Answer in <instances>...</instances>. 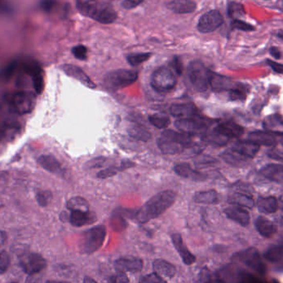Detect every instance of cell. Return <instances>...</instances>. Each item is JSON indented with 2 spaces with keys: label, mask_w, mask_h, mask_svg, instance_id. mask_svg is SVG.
I'll return each mask as SVG.
<instances>
[{
  "label": "cell",
  "mask_w": 283,
  "mask_h": 283,
  "mask_svg": "<svg viewBox=\"0 0 283 283\" xmlns=\"http://www.w3.org/2000/svg\"><path fill=\"white\" fill-rule=\"evenodd\" d=\"M144 0H124L122 7L125 9H133L142 4Z\"/></svg>",
  "instance_id": "f5cc1de1"
},
{
  "label": "cell",
  "mask_w": 283,
  "mask_h": 283,
  "mask_svg": "<svg viewBox=\"0 0 283 283\" xmlns=\"http://www.w3.org/2000/svg\"><path fill=\"white\" fill-rule=\"evenodd\" d=\"M282 245H272L264 253L263 257L268 261L272 262H278L282 259Z\"/></svg>",
  "instance_id": "e575fe53"
},
{
  "label": "cell",
  "mask_w": 283,
  "mask_h": 283,
  "mask_svg": "<svg viewBox=\"0 0 283 283\" xmlns=\"http://www.w3.org/2000/svg\"><path fill=\"white\" fill-rule=\"evenodd\" d=\"M110 283H129V279L125 273H117L110 280Z\"/></svg>",
  "instance_id": "11a10c76"
},
{
  "label": "cell",
  "mask_w": 283,
  "mask_h": 283,
  "mask_svg": "<svg viewBox=\"0 0 283 283\" xmlns=\"http://www.w3.org/2000/svg\"><path fill=\"white\" fill-rule=\"evenodd\" d=\"M36 105V94L32 91H20L12 98V107L17 114H27L33 111Z\"/></svg>",
  "instance_id": "ba28073f"
},
{
  "label": "cell",
  "mask_w": 283,
  "mask_h": 283,
  "mask_svg": "<svg viewBox=\"0 0 283 283\" xmlns=\"http://www.w3.org/2000/svg\"><path fill=\"white\" fill-rule=\"evenodd\" d=\"M175 172L179 176L184 178L191 179V180H203L207 178V176L204 174L200 173L193 169L188 163H181L175 166Z\"/></svg>",
  "instance_id": "484cf974"
},
{
  "label": "cell",
  "mask_w": 283,
  "mask_h": 283,
  "mask_svg": "<svg viewBox=\"0 0 283 283\" xmlns=\"http://www.w3.org/2000/svg\"><path fill=\"white\" fill-rule=\"evenodd\" d=\"M218 163L214 157L209 155H200L195 160V164L198 168H205L214 166Z\"/></svg>",
  "instance_id": "b9f144b4"
},
{
  "label": "cell",
  "mask_w": 283,
  "mask_h": 283,
  "mask_svg": "<svg viewBox=\"0 0 283 283\" xmlns=\"http://www.w3.org/2000/svg\"><path fill=\"white\" fill-rule=\"evenodd\" d=\"M238 283H270L268 281L258 278L254 275L249 274V273H242V277H240Z\"/></svg>",
  "instance_id": "681fc988"
},
{
  "label": "cell",
  "mask_w": 283,
  "mask_h": 283,
  "mask_svg": "<svg viewBox=\"0 0 283 283\" xmlns=\"http://www.w3.org/2000/svg\"><path fill=\"white\" fill-rule=\"evenodd\" d=\"M140 283H167L166 281L161 276L157 273H153L145 275L141 279Z\"/></svg>",
  "instance_id": "c3c4849f"
},
{
  "label": "cell",
  "mask_w": 283,
  "mask_h": 283,
  "mask_svg": "<svg viewBox=\"0 0 283 283\" xmlns=\"http://www.w3.org/2000/svg\"><path fill=\"white\" fill-rule=\"evenodd\" d=\"M232 28L234 29H238V30L245 31V32H249L255 29L251 24H247L246 22L242 21V20L236 19L232 23Z\"/></svg>",
  "instance_id": "f907efd6"
},
{
  "label": "cell",
  "mask_w": 283,
  "mask_h": 283,
  "mask_svg": "<svg viewBox=\"0 0 283 283\" xmlns=\"http://www.w3.org/2000/svg\"><path fill=\"white\" fill-rule=\"evenodd\" d=\"M20 265L27 274H37L45 269L47 261L39 253H28L20 257Z\"/></svg>",
  "instance_id": "9c48e42d"
},
{
  "label": "cell",
  "mask_w": 283,
  "mask_h": 283,
  "mask_svg": "<svg viewBox=\"0 0 283 283\" xmlns=\"http://www.w3.org/2000/svg\"><path fill=\"white\" fill-rule=\"evenodd\" d=\"M257 209L263 214H273L278 210V201L274 196L260 197L257 201Z\"/></svg>",
  "instance_id": "f546056e"
},
{
  "label": "cell",
  "mask_w": 283,
  "mask_h": 283,
  "mask_svg": "<svg viewBox=\"0 0 283 283\" xmlns=\"http://www.w3.org/2000/svg\"><path fill=\"white\" fill-rule=\"evenodd\" d=\"M83 283H98L97 281H95V280H93L92 278H91V277H86L84 278V280H83Z\"/></svg>",
  "instance_id": "6125c7cd"
},
{
  "label": "cell",
  "mask_w": 283,
  "mask_h": 283,
  "mask_svg": "<svg viewBox=\"0 0 283 283\" xmlns=\"http://www.w3.org/2000/svg\"><path fill=\"white\" fill-rule=\"evenodd\" d=\"M7 240V234L5 231L0 230V248L5 245Z\"/></svg>",
  "instance_id": "94428289"
},
{
  "label": "cell",
  "mask_w": 283,
  "mask_h": 283,
  "mask_svg": "<svg viewBox=\"0 0 283 283\" xmlns=\"http://www.w3.org/2000/svg\"><path fill=\"white\" fill-rule=\"evenodd\" d=\"M106 229L104 226H98L85 231L81 238L79 249L84 254H92L99 250L106 238Z\"/></svg>",
  "instance_id": "3957f363"
},
{
  "label": "cell",
  "mask_w": 283,
  "mask_h": 283,
  "mask_svg": "<svg viewBox=\"0 0 283 283\" xmlns=\"http://www.w3.org/2000/svg\"><path fill=\"white\" fill-rule=\"evenodd\" d=\"M152 267L154 273H157L161 277L172 278L176 274V268L166 260L156 259L154 261Z\"/></svg>",
  "instance_id": "4316f807"
},
{
  "label": "cell",
  "mask_w": 283,
  "mask_h": 283,
  "mask_svg": "<svg viewBox=\"0 0 283 283\" xmlns=\"http://www.w3.org/2000/svg\"><path fill=\"white\" fill-rule=\"evenodd\" d=\"M157 144L164 154H179L184 152L185 148L191 146V138L186 133L165 130L161 133Z\"/></svg>",
  "instance_id": "7a4b0ae2"
},
{
  "label": "cell",
  "mask_w": 283,
  "mask_h": 283,
  "mask_svg": "<svg viewBox=\"0 0 283 283\" xmlns=\"http://www.w3.org/2000/svg\"><path fill=\"white\" fill-rule=\"evenodd\" d=\"M98 0H76L77 9L82 15L89 17Z\"/></svg>",
  "instance_id": "ab89813d"
},
{
  "label": "cell",
  "mask_w": 283,
  "mask_h": 283,
  "mask_svg": "<svg viewBox=\"0 0 283 283\" xmlns=\"http://www.w3.org/2000/svg\"><path fill=\"white\" fill-rule=\"evenodd\" d=\"M128 133L130 134V137H133L135 139L140 140V141H146L152 137V134L147 129L138 125L130 127L128 130Z\"/></svg>",
  "instance_id": "8d00e7d4"
},
{
  "label": "cell",
  "mask_w": 283,
  "mask_h": 283,
  "mask_svg": "<svg viewBox=\"0 0 283 283\" xmlns=\"http://www.w3.org/2000/svg\"><path fill=\"white\" fill-rule=\"evenodd\" d=\"M105 163H106V158L98 157V158L93 159L91 161H88L87 163V166L88 168H100V167H102Z\"/></svg>",
  "instance_id": "db71d44e"
},
{
  "label": "cell",
  "mask_w": 283,
  "mask_h": 283,
  "mask_svg": "<svg viewBox=\"0 0 283 283\" xmlns=\"http://www.w3.org/2000/svg\"><path fill=\"white\" fill-rule=\"evenodd\" d=\"M225 215L240 226L246 227L250 223V215L246 210L238 206H229L224 210Z\"/></svg>",
  "instance_id": "ac0fdd59"
},
{
  "label": "cell",
  "mask_w": 283,
  "mask_h": 283,
  "mask_svg": "<svg viewBox=\"0 0 283 283\" xmlns=\"http://www.w3.org/2000/svg\"><path fill=\"white\" fill-rule=\"evenodd\" d=\"M12 283H15V282H12Z\"/></svg>",
  "instance_id": "e7e4bbea"
},
{
  "label": "cell",
  "mask_w": 283,
  "mask_h": 283,
  "mask_svg": "<svg viewBox=\"0 0 283 283\" xmlns=\"http://www.w3.org/2000/svg\"><path fill=\"white\" fill-rule=\"evenodd\" d=\"M229 203L234 206H240V207H246V208L252 209L255 206L254 199L251 197L250 195L242 193H234L229 196Z\"/></svg>",
  "instance_id": "4dcf8cb0"
},
{
  "label": "cell",
  "mask_w": 283,
  "mask_h": 283,
  "mask_svg": "<svg viewBox=\"0 0 283 283\" xmlns=\"http://www.w3.org/2000/svg\"><path fill=\"white\" fill-rule=\"evenodd\" d=\"M89 17L101 24H110L117 20V12L111 5L106 3H97L91 10Z\"/></svg>",
  "instance_id": "7c38bea8"
},
{
  "label": "cell",
  "mask_w": 283,
  "mask_h": 283,
  "mask_svg": "<svg viewBox=\"0 0 283 283\" xmlns=\"http://www.w3.org/2000/svg\"><path fill=\"white\" fill-rule=\"evenodd\" d=\"M171 66L175 69V72H176L178 75H182V72H183V64H182V62L180 60V58H174L173 62L171 63Z\"/></svg>",
  "instance_id": "9f6ffc18"
},
{
  "label": "cell",
  "mask_w": 283,
  "mask_h": 283,
  "mask_svg": "<svg viewBox=\"0 0 283 283\" xmlns=\"http://www.w3.org/2000/svg\"><path fill=\"white\" fill-rule=\"evenodd\" d=\"M221 157L229 165L235 167V168H242L248 164L250 159L239 154L238 152H235L233 149L225 151L222 154Z\"/></svg>",
  "instance_id": "f1b7e54d"
},
{
  "label": "cell",
  "mask_w": 283,
  "mask_h": 283,
  "mask_svg": "<svg viewBox=\"0 0 283 283\" xmlns=\"http://www.w3.org/2000/svg\"><path fill=\"white\" fill-rule=\"evenodd\" d=\"M132 165H134V164H132L130 161H125V163H121V165L112 166V167L100 171L97 176L100 179L109 178V177L117 175L118 172H122L124 170L130 168Z\"/></svg>",
  "instance_id": "836d02e7"
},
{
  "label": "cell",
  "mask_w": 283,
  "mask_h": 283,
  "mask_svg": "<svg viewBox=\"0 0 283 283\" xmlns=\"http://www.w3.org/2000/svg\"><path fill=\"white\" fill-rule=\"evenodd\" d=\"M270 53L275 59H280L281 58V54L280 52V50L277 47H272L270 48Z\"/></svg>",
  "instance_id": "91938a15"
},
{
  "label": "cell",
  "mask_w": 283,
  "mask_h": 283,
  "mask_svg": "<svg viewBox=\"0 0 283 283\" xmlns=\"http://www.w3.org/2000/svg\"><path fill=\"white\" fill-rule=\"evenodd\" d=\"M56 5V0H42L41 4H40L42 9L45 11V12H48V13L54 9Z\"/></svg>",
  "instance_id": "816d5d0a"
},
{
  "label": "cell",
  "mask_w": 283,
  "mask_h": 283,
  "mask_svg": "<svg viewBox=\"0 0 283 283\" xmlns=\"http://www.w3.org/2000/svg\"><path fill=\"white\" fill-rule=\"evenodd\" d=\"M95 221V215L89 210H72L69 215L70 224L74 227H82Z\"/></svg>",
  "instance_id": "d6986e66"
},
{
  "label": "cell",
  "mask_w": 283,
  "mask_h": 283,
  "mask_svg": "<svg viewBox=\"0 0 283 283\" xmlns=\"http://www.w3.org/2000/svg\"><path fill=\"white\" fill-rule=\"evenodd\" d=\"M232 261L235 264H243L260 276H263L266 273V267L256 248L252 247L234 253L232 256Z\"/></svg>",
  "instance_id": "5b68a950"
},
{
  "label": "cell",
  "mask_w": 283,
  "mask_h": 283,
  "mask_svg": "<svg viewBox=\"0 0 283 283\" xmlns=\"http://www.w3.org/2000/svg\"><path fill=\"white\" fill-rule=\"evenodd\" d=\"M150 84L152 88L157 92H169L177 85V79L171 69L167 67H161L154 71Z\"/></svg>",
  "instance_id": "52a82bcc"
},
{
  "label": "cell",
  "mask_w": 283,
  "mask_h": 283,
  "mask_svg": "<svg viewBox=\"0 0 283 283\" xmlns=\"http://www.w3.org/2000/svg\"><path fill=\"white\" fill-rule=\"evenodd\" d=\"M267 63H268V64L270 66L271 68H272L275 72H277V73L278 74L282 73V65L280 64V63H275V62H272V60H267Z\"/></svg>",
  "instance_id": "6f0895ef"
},
{
  "label": "cell",
  "mask_w": 283,
  "mask_h": 283,
  "mask_svg": "<svg viewBox=\"0 0 283 283\" xmlns=\"http://www.w3.org/2000/svg\"><path fill=\"white\" fill-rule=\"evenodd\" d=\"M236 83H234L230 78L224 75H218L211 71L210 76L209 86H210L215 92H222V91H229L234 88Z\"/></svg>",
  "instance_id": "e0dca14e"
},
{
  "label": "cell",
  "mask_w": 283,
  "mask_h": 283,
  "mask_svg": "<svg viewBox=\"0 0 283 283\" xmlns=\"http://www.w3.org/2000/svg\"><path fill=\"white\" fill-rule=\"evenodd\" d=\"M263 126L267 130H268V132L275 134L278 133L279 136H281L282 134V131H281L282 118L278 114H273L268 117L263 122Z\"/></svg>",
  "instance_id": "1f68e13d"
},
{
  "label": "cell",
  "mask_w": 283,
  "mask_h": 283,
  "mask_svg": "<svg viewBox=\"0 0 283 283\" xmlns=\"http://www.w3.org/2000/svg\"><path fill=\"white\" fill-rule=\"evenodd\" d=\"M211 71L199 60H194L190 63L187 70L188 79L193 88L198 92H203L209 87V82Z\"/></svg>",
  "instance_id": "8992f818"
},
{
  "label": "cell",
  "mask_w": 283,
  "mask_h": 283,
  "mask_svg": "<svg viewBox=\"0 0 283 283\" xmlns=\"http://www.w3.org/2000/svg\"><path fill=\"white\" fill-rule=\"evenodd\" d=\"M261 176L268 180L276 181L277 183H282L283 168L281 164H269L261 168L260 171Z\"/></svg>",
  "instance_id": "83f0119b"
},
{
  "label": "cell",
  "mask_w": 283,
  "mask_h": 283,
  "mask_svg": "<svg viewBox=\"0 0 283 283\" xmlns=\"http://www.w3.org/2000/svg\"><path fill=\"white\" fill-rule=\"evenodd\" d=\"M52 194L48 191H42L37 192L36 195V199L39 203V206L42 207H46L49 204L51 199H52Z\"/></svg>",
  "instance_id": "f6af8a7d"
},
{
  "label": "cell",
  "mask_w": 283,
  "mask_h": 283,
  "mask_svg": "<svg viewBox=\"0 0 283 283\" xmlns=\"http://www.w3.org/2000/svg\"><path fill=\"white\" fill-rule=\"evenodd\" d=\"M142 259L138 257H122L115 262V268L117 273H139L143 269Z\"/></svg>",
  "instance_id": "5bb4252c"
},
{
  "label": "cell",
  "mask_w": 283,
  "mask_h": 283,
  "mask_svg": "<svg viewBox=\"0 0 283 283\" xmlns=\"http://www.w3.org/2000/svg\"><path fill=\"white\" fill-rule=\"evenodd\" d=\"M223 23L222 14L218 11L211 10L201 16L197 28L201 33H210L216 30Z\"/></svg>",
  "instance_id": "8fae6325"
},
{
  "label": "cell",
  "mask_w": 283,
  "mask_h": 283,
  "mask_svg": "<svg viewBox=\"0 0 283 283\" xmlns=\"http://www.w3.org/2000/svg\"><path fill=\"white\" fill-rule=\"evenodd\" d=\"M176 193L172 191H164L154 195L136 213L139 223L145 224L156 219L173 206Z\"/></svg>",
  "instance_id": "6da1fadb"
},
{
  "label": "cell",
  "mask_w": 283,
  "mask_h": 283,
  "mask_svg": "<svg viewBox=\"0 0 283 283\" xmlns=\"http://www.w3.org/2000/svg\"><path fill=\"white\" fill-rule=\"evenodd\" d=\"M152 56L150 53L131 54L127 56V60L129 64L133 67H136L141 63H145Z\"/></svg>",
  "instance_id": "7bdbcfd3"
},
{
  "label": "cell",
  "mask_w": 283,
  "mask_h": 283,
  "mask_svg": "<svg viewBox=\"0 0 283 283\" xmlns=\"http://www.w3.org/2000/svg\"><path fill=\"white\" fill-rule=\"evenodd\" d=\"M10 257L6 251L0 253V274L6 273L10 266Z\"/></svg>",
  "instance_id": "bcb514c9"
},
{
  "label": "cell",
  "mask_w": 283,
  "mask_h": 283,
  "mask_svg": "<svg viewBox=\"0 0 283 283\" xmlns=\"http://www.w3.org/2000/svg\"><path fill=\"white\" fill-rule=\"evenodd\" d=\"M32 79H33V87H34L36 94H42L44 89V78L43 71L32 76Z\"/></svg>",
  "instance_id": "ee69618b"
},
{
  "label": "cell",
  "mask_w": 283,
  "mask_h": 283,
  "mask_svg": "<svg viewBox=\"0 0 283 283\" xmlns=\"http://www.w3.org/2000/svg\"><path fill=\"white\" fill-rule=\"evenodd\" d=\"M213 132L222 137H226L228 139H231L242 135V133H244V129L235 123L223 122L217 125Z\"/></svg>",
  "instance_id": "2e32d148"
},
{
  "label": "cell",
  "mask_w": 283,
  "mask_h": 283,
  "mask_svg": "<svg viewBox=\"0 0 283 283\" xmlns=\"http://www.w3.org/2000/svg\"><path fill=\"white\" fill-rule=\"evenodd\" d=\"M229 99L232 101H243L246 99L249 88L245 85L236 83L234 88L229 90Z\"/></svg>",
  "instance_id": "d590c367"
},
{
  "label": "cell",
  "mask_w": 283,
  "mask_h": 283,
  "mask_svg": "<svg viewBox=\"0 0 283 283\" xmlns=\"http://www.w3.org/2000/svg\"><path fill=\"white\" fill-rule=\"evenodd\" d=\"M138 79V72L132 70H116L106 74L104 86L110 90H118L134 84Z\"/></svg>",
  "instance_id": "277c9868"
},
{
  "label": "cell",
  "mask_w": 283,
  "mask_h": 283,
  "mask_svg": "<svg viewBox=\"0 0 283 283\" xmlns=\"http://www.w3.org/2000/svg\"><path fill=\"white\" fill-rule=\"evenodd\" d=\"M268 157H272L273 159H277V160H280V161H282V153H281V151L278 150H273L270 151L268 152Z\"/></svg>",
  "instance_id": "680465c9"
},
{
  "label": "cell",
  "mask_w": 283,
  "mask_h": 283,
  "mask_svg": "<svg viewBox=\"0 0 283 283\" xmlns=\"http://www.w3.org/2000/svg\"><path fill=\"white\" fill-rule=\"evenodd\" d=\"M61 70L68 75L69 77L73 78L78 82H81L82 84L84 85L90 89H95L96 85L94 82L89 78L88 75L85 73L83 70L78 66L75 65L67 64L63 65L61 67Z\"/></svg>",
  "instance_id": "9a60e30c"
},
{
  "label": "cell",
  "mask_w": 283,
  "mask_h": 283,
  "mask_svg": "<svg viewBox=\"0 0 283 283\" xmlns=\"http://www.w3.org/2000/svg\"><path fill=\"white\" fill-rule=\"evenodd\" d=\"M267 1H268V0H267Z\"/></svg>",
  "instance_id": "03108f58"
},
{
  "label": "cell",
  "mask_w": 283,
  "mask_h": 283,
  "mask_svg": "<svg viewBox=\"0 0 283 283\" xmlns=\"http://www.w3.org/2000/svg\"><path fill=\"white\" fill-rule=\"evenodd\" d=\"M175 125L180 131L188 135L203 134L207 130V123L197 118H180L176 120Z\"/></svg>",
  "instance_id": "30bf717a"
},
{
  "label": "cell",
  "mask_w": 283,
  "mask_h": 283,
  "mask_svg": "<svg viewBox=\"0 0 283 283\" xmlns=\"http://www.w3.org/2000/svg\"><path fill=\"white\" fill-rule=\"evenodd\" d=\"M228 13L229 17L234 18V20L238 19L239 17L244 15V8L238 3L232 2L229 4Z\"/></svg>",
  "instance_id": "60d3db41"
},
{
  "label": "cell",
  "mask_w": 283,
  "mask_h": 283,
  "mask_svg": "<svg viewBox=\"0 0 283 283\" xmlns=\"http://www.w3.org/2000/svg\"><path fill=\"white\" fill-rule=\"evenodd\" d=\"M73 56L81 60H86L87 58V48L83 45H78L74 47L71 50Z\"/></svg>",
  "instance_id": "7dc6e473"
},
{
  "label": "cell",
  "mask_w": 283,
  "mask_h": 283,
  "mask_svg": "<svg viewBox=\"0 0 283 283\" xmlns=\"http://www.w3.org/2000/svg\"><path fill=\"white\" fill-rule=\"evenodd\" d=\"M167 8L175 13H191L195 11L197 5L192 0H173L167 5Z\"/></svg>",
  "instance_id": "d4e9b609"
},
{
  "label": "cell",
  "mask_w": 283,
  "mask_h": 283,
  "mask_svg": "<svg viewBox=\"0 0 283 283\" xmlns=\"http://www.w3.org/2000/svg\"><path fill=\"white\" fill-rule=\"evenodd\" d=\"M171 115L179 118H193L197 116L198 110L192 104H174L169 108Z\"/></svg>",
  "instance_id": "44dd1931"
},
{
  "label": "cell",
  "mask_w": 283,
  "mask_h": 283,
  "mask_svg": "<svg viewBox=\"0 0 283 283\" xmlns=\"http://www.w3.org/2000/svg\"><path fill=\"white\" fill-rule=\"evenodd\" d=\"M44 283H69L67 282V281H53V280H52V281H47L46 282Z\"/></svg>",
  "instance_id": "be15d7a7"
},
{
  "label": "cell",
  "mask_w": 283,
  "mask_h": 283,
  "mask_svg": "<svg viewBox=\"0 0 283 283\" xmlns=\"http://www.w3.org/2000/svg\"><path fill=\"white\" fill-rule=\"evenodd\" d=\"M195 200L197 203H201V204H217L219 201V195L214 190L200 191L195 195Z\"/></svg>",
  "instance_id": "d6a6232c"
},
{
  "label": "cell",
  "mask_w": 283,
  "mask_h": 283,
  "mask_svg": "<svg viewBox=\"0 0 283 283\" xmlns=\"http://www.w3.org/2000/svg\"><path fill=\"white\" fill-rule=\"evenodd\" d=\"M171 240L173 242L174 247L177 250L179 255L181 257L182 262H184L187 266H191L196 262V257H195L191 250L188 249L184 244L183 238L180 234H173L171 235Z\"/></svg>",
  "instance_id": "4fadbf2b"
},
{
  "label": "cell",
  "mask_w": 283,
  "mask_h": 283,
  "mask_svg": "<svg viewBox=\"0 0 283 283\" xmlns=\"http://www.w3.org/2000/svg\"><path fill=\"white\" fill-rule=\"evenodd\" d=\"M277 134L271 133V132L255 131L249 134V138L250 141L267 147H273L277 144V140L276 136Z\"/></svg>",
  "instance_id": "603a6c76"
},
{
  "label": "cell",
  "mask_w": 283,
  "mask_h": 283,
  "mask_svg": "<svg viewBox=\"0 0 283 283\" xmlns=\"http://www.w3.org/2000/svg\"><path fill=\"white\" fill-rule=\"evenodd\" d=\"M149 121L154 127L160 129H166L171 124L169 116L164 114H156L149 116Z\"/></svg>",
  "instance_id": "74e56055"
},
{
  "label": "cell",
  "mask_w": 283,
  "mask_h": 283,
  "mask_svg": "<svg viewBox=\"0 0 283 283\" xmlns=\"http://www.w3.org/2000/svg\"><path fill=\"white\" fill-rule=\"evenodd\" d=\"M37 163L46 171L56 175H63V169L59 160L51 155H42L37 159Z\"/></svg>",
  "instance_id": "cb8c5ba5"
},
{
  "label": "cell",
  "mask_w": 283,
  "mask_h": 283,
  "mask_svg": "<svg viewBox=\"0 0 283 283\" xmlns=\"http://www.w3.org/2000/svg\"><path fill=\"white\" fill-rule=\"evenodd\" d=\"M233 150L238 152L239 154L251 159L255 157L257 152H259L260 146L258 144L250 141H239L234 144Z\"/></svg>",
  "instance_id": "7402d4cb"
},
{
  "label": "cell",
  "mask_w": 283,
  "mask_h": 283,
  "mask_svg": "<svg viewBox=\"0 0 283 283\" xmlns=\"http://www.w3.org/2000/svg\"><path fill=\"white\" fill-rule=\"evenodd\" d=\"M255 227L260 235L264 238H272L277 233V226L265 217H257L255 220Z\"/></svg>",
  "instance_id": "ffe728a7"
},
{
  "label": "cell",
  "mask_w": 283,
  "mask_h": 283,
  "mask_svg": "<svg viewBox=\"0 0 283 283\" xmlns=\"http://www.w3.org/2000/svg\"><path fill=\"white\" fill-rule=\"evenodd\" d=\"M67 208L72 210H89V204L87 199L80 196H75L68 199L67 202Z\"/></svg>",
  "instance_id": "f35d334b"
}]
</instances>
